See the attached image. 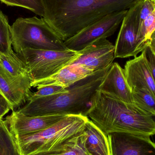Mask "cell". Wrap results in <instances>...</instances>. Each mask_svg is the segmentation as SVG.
I'll return each instance as SVG.
<instances>
[{
    "label": "cell",
    "instance_id": "obj_6",
    "mask_svg": "<svg viewBox=\"0 0 155 155\" xmlns=\"http://www.w3.org/2000/svg\"><path fill=\"white\" fill-rule=\"evenodd\" d=\"M23 62L26 73L32 82L52 76L79 55V52L26 49L16 53Z\"/></svg>",
    "mask_w": 155,
    "mask_h": 155
},
{
    "label": "cell",
    "instance_id": "obj_2",
    "mask_svg": "<svg viewBox=\"0 0 155 155\" xmlns=\"http://www.w3.org/2000/svg\"><path fill=\"white\" fill-rule=\"evenodd\" d=\"M85 116L106 135L121 133L151 137L155 134L153 117L98 89Z\"/></svg>",
    "mask_w": 155,
    "mask_h": 155
},
{
    "label": "cell",
    "instance_id": "obj_4",
    "mask_svg": "<svg viewBox=\"0 0 155 155\" xmlns=\"http://www.w3.org/2000/svg\"><path fill=\"white\" fill-rule=\"evenodd\" d=\"M88 120L83 115H68L40 132L14 137L20 154L31 155L49 151L82 133Z\"/></svg>",
    "mask_w": 155,
    "mask_h": 155
},
{
    "label": "cell",
    "instance_id": "obj_9",
    "mask_svg": "<svg viewBox=\"0 0 155 155\" xmlns=\"http://www.w3.org/2000/svg\"><path fill=\"white\" fill-rule=\"evenodd\" d=\"M79 52V56L70 64H78L92 73L110 66L115 58L114 45L106 38L93 42Z\"/></svg>",
    "mask_w": 155,
    "mask_h": 155
},
{
    "label": "cell",
    "instance_id": "obj_23",
    "mask_svg": "<svg viewBox=\"0 0 155 155\" xmlns=\"http://www.w3.org/2000/svg\"><path fill=\"white\" fill-rule=\"evenodd\" d=\"M7 5L17 6L28 9L37 15L43 17L44 8L42 0H0Z\"/></svg>",
    "mask_w": 155,
    "mask_h": 155
},
{
    "label": "cell",
    "instance_id": "obj_7",
    "mask_svg": "<svg viewBox=\"0 0 155 155\" xmlns=\"http://www.w3.org/2000/svg\"><path fill=\"white\" fill-rule=\"evenodd\" d=\"M127 10L115 12L103 17L65 41V45L68 50L79 52L99 39L112 36L122 23Z\"/></svg>",
    "mask_w": 155,
    "mask_h": 155
},
{
    "label": "cell",
    "instance_id": "obj_15",
    "mask_svg": "<svg viewBox=\"0 0 155 155\" xmlns=\"http://www.w3.org/2000/svg\"><path fill=\"white\" fill-rule=\"evenodd\" d=\"M155 0H143L139 17L138 46L142 52L149 46L155 49Z\"/></svg>",
    "mask_w": 155,
    "mask_h": 155
},
{
    "label": "cell",
    "instance_id": "obj_14",
    "mask_svg": "<svg viewBox=\"0 0 155 155\" xmlns=\"http://www.w3.org/2000/svg\"><path fill=\"white\" fill-rule=\"evenodd\" d=\"M98 90L132 104L131 89L125 77L123 69L117 62L113 63Z\"/></svg>",
    "mask_w": 155,
    "mask_h": 155
},
{
    "label": "cell",
    "instance_id": "obj_5",
    "mask_svg": "<svg viewBox=\"0 0 155 155\" xmlns=\"http://www.w3.org/2000/svg\"><path fill=\"white\" fill-rule=\"evenodd\" d=\"M12 45L18 53L26 49L66 51L62 40L43 18H19L11 26Z\"/></svg>",
    "mask_w": 155,
    "mask_h": 155
},
{
    "label": "cell",
    "instance_id": "obj_27",
    "mask_svg": "<svg viewBox=\"0 0 155 155\" xmlns=\"http://www.w3.org/2000/svg\"><path fill=\"white\" fill-rule=\"evenodd\" d=\"M1 118H0V119H1Z\"/></svg>",
    "mask_w": 155,
    "mask_h": 155
},
{
    "label": "cell",
    "instance_id": "obj_10",
    "mask_svg": "<svg viewBox=\"0 0 155 155\" xmlns=\"http://www.w3.org/2000/svg\"><path fill=\"white\" fill-rule=\"evenodd\" d=\"M107 138L110 155H155L151 137L113 133L107 135Z\"/></svg>",
    "mask_w": 155,
    "mask_h": 155
},
{
    "label": "cell",
    "instance_id": "obj_25",
    "mask_svg": "<svg viewBox=\"0 0 155 155\" xmlns=\"http://www.w3.org/2000/svg\"><path fill=\"white\" fill-rule=\"evenodd\" d=\"M146 55L149 68L153 77L155 75V50L150 46H147L145 49Z\"/></svg>",
    "mask_w": 155,
    "mask_h": 155
},
{
    "label": "cell",
    "instance_id": "obj_11",
    "mask_svg": "<svg viewBox=\"0 0 155 155\" xmlns=\"http://www.w3.org/2000/svg\"><path fill=\"white\" fill-rule=\"evenodd\" d=\"M66 115L28 116L12 111L5 121L14 137L33 134L53 125L62 119Z\"/></svg>",
    "mask_w": 155,
    "mask_h": 155
},
{
    "label": "cell",
    "instance_id": "obj_20",
    "mask_svg": "<svg viewBox=\"0 0 155 155\" xmlns=\"http://www.w3.org/2000/svg\"><path fill=\"white\" fill-rule=\"evenodd\" d=\"M0 66L10 76L27 74L23 62L12 49L4 53H0Z\"/></svg>",
    "mask_w": 155,
    "mask_h": 155
},
{
    "label": "cell",
    "instance_id": "obj_1",
    "mask_svg": "<svg viewBox=\"0 0 155 155\" xmlns=\"http://www.w3.org/2000/svg\"><path fill=\"white\" fill-rule=\"evenodd\" d=\"M143 0H42V18L64 41L113 13Z\"/></svg>",
    "mask_w": 155,
    "mask_h": 155
},
{
    "label": "cell",
    "instance_id": "obj_12",
    "mask_svg": "<svg viewBox=\"0 0 155 155\" xmlns=\"http://www.w3.org/2000/svg\"><path fill=\"white\" fill-rule=\"evenodd\" d=\"M32 81L27 74L10 76L0 66V93L12 107V110L28 102Z\"/></svg>",
    "mask_w": 155,
    "mask_h": 155
},
{
    "label": "cell",
    "instance_id": "obj_26",
    "mask_svg": "<svg viewBox=\"0 0 155 155\" xmlns=\"http://www.w3.org/2000/svg\"><path fill=\"white\" fill-rule=\"evenodd\" d=\"M11 110H12L11 105L0 93V118H3Z\"/></svg>",
    "mask_w": 155,
    "mask_h": 155
},
{
    "label": "cell",
    "instance_id": "obj_19",
    "mask_svg": "<svg viewBox=\"0 0 155 155\" xmlns=\"http://www.w3.org/2000/svg\"><path fill=\"white\" fill-rule=\"evenodd\" d=\"M131 91L132 104L147 114L154 117L155 95L146 88L134 87Z\"/></svg>",
    "mask_w": 155,
    "mask_h": 155
},
{
    "label": "cell",
    "instance_id": "obj_3",
    "mask_svg": "<svg viewBox=\"0 0 155 155\" xmlns=\"http://www.w3.org/2000/svg\"><path fill=\"white\" fill-rule=\"evenodd\" d=\"M112 65V64H111ZM111 65L81 79L65 92L28 101L16 112L28 116L83 115Z\"/></svg>",
    "mask_w": 155,
    "mask_h": 155
},
{
    "label": "cell",
    "instance_id": "obj_24",
    "mask_svg": "<svg viewBox=\"0 0 155 155\" xmlns=\"http://www.w3.org/2000/svg\"><path fill=\"white\" fill-rule=\"evenodd\" d=\"M67 88L63 87L59 85H51L44 86L41 87L37 88V90L34 93H31L28 101L38 97H42L52 95L56 94L65 92L67 89Z\"/></svg>",
    "mask_w": 155,
    "mask_h": 155
},
{
    "label": "cell",
    "instance_id": "obj_22",
    "mask_svg": "<svg viewBox=\"0 0 155 155\" xmlns=\"http://www.w3.org/2000/svg\"><path fill=\"white\" fill-rule=\"evenodd\" d=\"M10 28L7 16L0 11V53H2L12 49Z\"/></svg>",
    "mask_w": 155,
    "mask_h": 155
},
{
    "label": "cell",
    "instance_id": "obj_21",
    "mask_svg": "<svg viewBox=\"0 0 155 155\" xmlns=\"http://www.w3.org/2000/svg\"><path fill=\"white\" fill-rule=\"evenodd\" d=\"M0 155H21L14 136L3 118L0 119Z\"/></svg>",
    "mask_w": 155,
    "mask_h": 155
},
{
    "label": "cell",
    "instance_id": "obj_16",
    "mask_svg": "<svg viewBox=\"0 0 155 155\" xmlns=\"http://www.w3.org/2000/svg\"><path fill=\"white\" fill-rule=\"evenodd\" d=\"M93 74L78 64H68L52 76L42 80L33 81L31 83V86L32 87L38 88L44 86L54 85L67 88Z\"/></svg>",
    "mask_w": 155,
    "mask_h": 155
},
{
    "label": "cell",
    "instance_id": "obj_13",
    "mask_svg": "<svg viewBox=\"0 0 155 155\" xmlns=\"http://www.w3.org/2000/svg\"><path fill=\"white\" fill-rule=\"evenodd\" d=\"M123 70L130 89L134 87L146 88L155 95V78L148 65L145 50L139 56L127 61Z\"/></svg>",
    "mask_w": 155,
    "mask_h": 155
},
{
    "label": "cell",
    "instance_id": "obj_8",
    "mask_svg": "<svg viewBox=\"0 0 155 155\" xmlns=\"http://www.w3.org/2000/svg\"><path fill=\"white\" fill-rule=\"evenodd\" d=\"M143 1L129 8L123 19L114 45L115 58L135 57L140 53L138 42L139 17Z\"/></svg>",
    "mask_w": 155,
    "mask_h": 155
},
{
    "label": "cell",
    "instance_id": "obj_17",
    "mask_svg": "<svg viewBox=\"0 0 155 155\" xmlns=\"http://www.w3.org/2000/svg\"><path fill=\"white\" fill-rule=\"evenodd\" d=\"M86 145L92 155H110L107 135L88 118L85 127Z\"/></svg>",
    "mask_w": 155,
    "mask_h": 155
},
{
    "label": "cell",
    "instance_id": "obj_18",
    "mask_svg": "<svg viewBox=\"0 0 155 155\" xmlns=\"http://www.w3.org/2000/svg\"><path fill=\"white\" fill-rule=\"evenodd\" d=\"M86 134L82 133L49 151L31 155H92L86 145Z\"/></svg>",
    "mask_w": 155,
    "mask_h": 155
}]
</instances>
